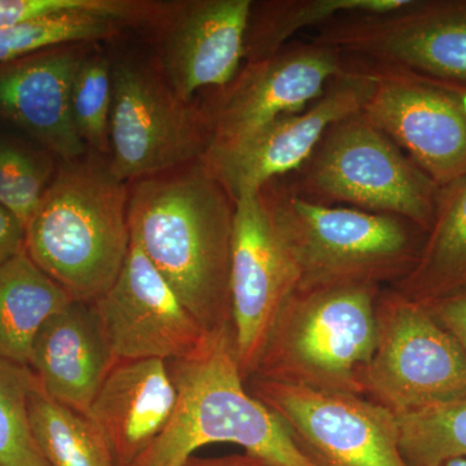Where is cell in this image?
I'll list each match as a JSON object with an SVG mask.
<instances>
[{"mask_svg":"<svg viewBox=\"0 0 466 466\" xmlns=\"http://www.w3.org/2000/svg\"><path fill=\"white\" fill-rule=\"evenodd\" d=\"M112 103L113 66L100 55H86L73 81L70 106L76 133L87 148L110 152Z\"/></svg>","mask_w":466,"mask_h":466,"instance_id":"obj_28","label":"cell"},{"mask_svg":"<svg viewBox=\"0 0 466 466\" xmlns=\"http://www.w3.org/2000/svg\"><path fill=\"white\" fill-rule=\"evenodd\" d=\"M210 128L201 108L174 94L165 78L134 63L113 67L110 173L127 184L201 159Z\"/></svg>","mask_w":466,"mask_h":466,"instance_id":"obj_8","label":"cell"},{"mask_svg":"<svg viewBox=\"0 0 466 466\" xmlns=\"http://www.w3.org/2000/svg\"><path fill=\"white\" fill-rule=\"evenodd\" d=\"M183 466H275L265 460L249 455V453H235V455L220 456V458H198L193 455L184 462Z\"/></svg>","mask_w":466,"mask_h":466,"instance_id":"obj_32","label":"cell"},{"mask_svg":"<svg viewBox=\"0 0 466 466\" xmlns=\"http://www.w3.org/2000/svg\"><path fill=\"white\" fill-rule=\"evenodd\" d=\"M235 201L200 159L134 182L131 241L208 333L232 325Z\"/></svg>","mask_w":466,"mask_h":466,"instance_id":"obj_1","label":"cell"},{"mask_svg":"<svg viewBox=\"0 0 466 466\" xmlns=\"http://www.w3.org/2000/svg\"><path fill=\"white\" fill-rule=\"evenodd\" d=\"M390 288L424 305L466 289V175L441 187L416 265Z\"/></svg>","mask_w":466,"mask_h":466,"instance_id":"obj_20","label":"cell"},{"mask_svg":"<svg viewBox=\"0 0 466 466\" xmlns=\"http://www.w3.org/2000/svg\"><path fill=\"white\" fill-rule=\"evenodd\" d=\"M57 159L25 137L0 130V205L27 226L57 171Z\"/></svg>","mask_w":466,"mask_h":466,"instance_id":"obj_26","label":"cell"},{"mask_svg":"<svg viewBox=\"0 0 466 466\" xmlns=\"http://www.w3.org/2000/svg\"><path fill=\"white\" fill-rule=\"evenodd\" d=\"M426 306L434 318L452 334L466 357V289Z\"/></svg>","mask_w":466,"mask_h":466,"instance_id":"obj_30","label":"cell"},{"mask_svg":"<svg viewBox=\"0 0 466 466\" xmlns=\"http://www.w3.org/2000/svg\"><path fill=\"white\" fill-rule=\"evenodd\" d=\"M139 21L128 15L96 9L58 12L0 29V63L35 52L100 41Z\"/></svg>","mask_w":466,"mask_h":466,"instance_id":"obj_24","label":"cell"},{"mask_svg":"<svg viewBox=\"0 0 466 466\" xmlns=\"http://www.w3.org/2000/svg\"><path fill=\"white\" fill-rule=\"evenodd\" d=\"M177 410L164 433L130 466H183L196 451L233 443L275 466H319L278 419L247 390L232 325L210 334L198 354L167 361Z\"/></svg>","mask_w":466,"mask_h":466,"instance_id":"obj_3","label":"cell"},{"mask_svg":"<svg viewBox=\"0 0 466 466\" xmlns=\"http://www.w3.org/2000/svg\"><path fill=\"white\" fill-rule=\"evenodd\" d=\"M346 60L345 72L305 109L279 116L238 142L208 148L201 164L233 201L299 170L330 126L360 112L370 92V76L363 64Z\"/></svg>","mask_w":466,"mask_h":466,"instance_id":"obj_12","label":"cell"},{"mask_svg":"<svg viewBox=\"0 0 466 466\" xmlns=\"http://www.w3.org/2000/svg\"><path fill=\"white\" fill-rule=\"evenodd\" d=\"M441 466H466V460H462V459L450 460V461L444 462V464Z\"/></svg>","mask_w":466,"mask_h":466,"instance_id":"obj_33","label":"cell"},{"mask_svg":"<svg viewBox=\"0 0 466 466\" xmlns=\"http://www.w3.org/2000/svg\"><path fill=\"white\" fill-rule=\"evenodd\" d=\"M408 0H266L253 2L247 38L245 63L271 56L300 30L350 15H376L394 11Z\"/></svg>","mask_w":466,"mask_h":466,"instance_id":"obj_22","label":"cell"},{"mask_svg":"<svg viewBox=\"0 0 466 466\" xmlns=\"http://www.w3.org/2000/svg\"><path fill=\"white\" fill-rule=\"evenodd\" d=\"M73 302L26 250L0 265V358L29 366L42 325Z\"/></svg>","mask_w":466,"mask_h":466,"instance_id":"obj_21","label":"cell"},{"mask_svg":"<svg viewBox=\"0 0 466 466\" xmlns=\"http://www.w3.org/2000/svg\"><path fill=\"white\" fill-rule=\"evenodd\" d=\"M465 395L466 357L452 334L424 303L382 289L368 400L400 416Z\"/></svg>","mask_w":466,"mask_h":466,"instance_id":"obj_7","label":"cell"},{"mask_svg":"<svg viewBox=\"0 0 466 466\" xmlns=\"http://www.w3.org/2000/svg\"><path fill=\"white\" fill-rule=\"evenodd\" d=\"M281 179L309 201L403 218L426 233L441 189L360 112L330 126L308 161Z\"/></svg>","mask_w":466,"mask_h":466,"instance_id":"obj_6","label":"cell"},{"mask_svg":"<svg viewBox=\"0 0 466 466\" xmlns=\"http://www.w3.org/2000/svg\"><path fill=\"white\" fill-rule=\"evenodd\" d=\"M253 0H191L168 5L159 64L179 99L192 103L202 88L226 87L240 72Z\"/></svg>","mask_w":466,"mask_h":466,"instance_id":"obj_16","label":"cell"},{"mask_svg":"<svg viewBox=\"0 0 466 466\" xmlns=\"http://www.w3.org/2000/svg\"><path fill=\"white\" fill-rule=\"evenodd\" d=\"M130 187L94 158L58 162L25 228V250L76 302L110 289L131 247Z\"/></svg>","mask_w":466,"mask_h":466,"instance_id":"obj_2","label":"cell"},{"mask_svg":"<svg viewBox=\"0 0 466 466\" xmlns=\"http://www.w3.org/2000/svg\"><path fill=\"white\" fill-rule=\"evenodd\" d=\"M245 386L319 466H407L397 416L367 397L257 376Z\"/></svg>","mask_w":466,"mask_h":466,"instance_id":"obj_9","label":"cell"},{"mask_svg":"<svg viewBox=\"0 0 466 466\" xmlns=\"http://www.w3.org/2000/svg\"><path fill=\"white\" fill-rule=\"evenodd\" d=\"M115 363L94 303L76 300L42 325L29 357L45 391L85 416Z\"/></svg>","mask_w":466,"mask_h":466,"instance_id":"obj_19","label":"cell"},{"mask_svg":"<svg viewBox=\"0 0 466 466\" xmlns=\"http://www.w3.org/2000/svg\"><path fill=\"white\" fill-rule=\"evenodd\" d=\"M32 368L0 358V466H48L33 437L29 395Z\"/></svg>","mask_w":466,"mask_h":466,"instance_id":"obj_27","label":"cell"},{"mask_svg":"<svg viewBox=\"0 0 466 466\" xmlns=\"http://www.w3.org/2000/svg\"><path fill=\"white\" fill-rule=\"evenodd\" d=\"M177 390L167 361L116 360L92 401L88 419L118 466H130L170 424Z\"/></svg>","mask_w":466,"mask_h":466,"instance_id":"obj_18","label":"cell"},{"mask_svg":"<svg viewBox=\"0 0 466 466\" xmlns=\"http://www.w3.org/2000/svg\"><path fill=\"white\" fill-rule=\"evenodd\" d=\"M29 419L48 466H118L94 422L51 398L39 380L29 395Z\"/></svg>","mask_w":466,"mask_h":466,"instance_id":"obj_23","label":"cell"},{"mask_svg":"<svg viewBox=\"0 0 466 466\" xmlns=\"http://www.w3.org/2000/svg\"><path fill=\"white\" fill-rule=\"evenodd\" d=\"M25 250V226L0 205V265Z\"/></svg>","mask_w":466,"mask_h":466,"instance_id":"obj_31","label":"cell"},{"mask_svg":"<svg viewBox=\"0 0 466 466\" xmlns=\"http://www.w3.org/2000/svg\"><path fill=\"white\" fill-rule=\"evenodd\" d=\"M86 55L60 46L0 63V130L25 137L58 162L84 157L73 122V81Z\"/></svg>","mask_w":466,"mask_h":466,"instance_id":"obj_17","label":"cell"},{"mask_svg":"<svg viewBox=\"0 0 466 466\" xmlns=\"http://www.w3.org/2000/svg\"><path fill=\"white\" fill-rule=\"evenodd\" d=\"M312 41L346 57L466 87V0H408L385 14L339 17Z\"/></svg>","mask_w":466,"mask_h":466,"instance_id":"obj_11","label":"cell"},{"mask_svg":"<svg viewBox=\"0 0 466 466\" xmlns=\"http://www.w3.org/2000/svg\"><path fill=\"white\" fill-rule=\"evenodd\" d=\"M94 306L116 360H184L211 334L133 241L115 284Z\"/></svg>","mask_w":466,"mask_h":466,"instance_id":"obj_15","label":"cell"},{"mask_svg":"<svg viewBox=\"0 0 466 466\" xmlns=\"http://www.w3.org/2000/svg\"><path fill=\"white\" fill-rule=\"evenodd\" d=\"M112 7V0H0V29L58 12L110 11Z\"/></svg>","mask_w":466,"mask_h":466,"instance_id":"obj_29","label":"cell"},{"mask_svg":"<svg viewBox=\"0 0 466 466\" xmlns=\"http://www.w3.org/2000/svg\"><path fill=\"white\" fill-rule=\"evenodd\" d=\"M299 285V269L262 192L244 193L235 201L231 262L232 327L244 382L256 370L267 334Z\"/></svg>","mask_w":466,"mask_h":466,"instance_id":"obj_14","label":"cell"},{"mask_svg":"<svg viewBox=\"0 0 466 466\" xmlns=\"http://www.w3.org/2000/svg\"><path fill=\"white\" fill-rule=\"evenodd\" d=\"M346 66L341 52L315 41L287 45L271 56L245 63L201 108L210 128L208 148L238 142L279 116L305 109Z\"/></svg>","mask_w":466,"mask_h":466,"instance_id":"obj_13","label":"cell"},{"mask_svg":"<svg viewBox=\"0 0 466 466\" xmlns=\"http://www.w3.org/2000/svg\"><path fill=\"white\" fill-rule=\"evenodd\" d=\"M358 61L372 84L361 115L438 186L464 177L466 87L401 67Z\"/></svg>","mask_w":466,"mask_h":466,"instance_id":"obj_10","label":"cell"},{"mask_svg":"<svg viewBox=\"0 0 466 466\" xmlns=\"http://www.w3.org/2000/svg\"><path fill=\"white\" fill-rule=\"evenodd\" d=\"M299 269L300 289L394 285L410 274L426 232L403 218L309 201L275 179L260 188Z\"/></svg>","mask_w":466,"mask_h":466,"instance_id":"obj_4","label":"cell"},{"mask_svg":"<svg viewBox=\"0 0 466 466\" xmlns=\"http://www.w3.org/2000/svg\"><path fill=\"white\" fill-rule=\"evenodd\" d=\"M407 466H441L466 460V395L397 416Z\"/></svg>","mask_w":466,"mask_h":466,"instance_id":"obj_25","label":"cell"},{"mask_svg":"<svg viewBox=\"0 0 466 466\" xmlns=\"http://www.w3.org/2000/svg\"><path fill=\"white\" fill-rule=\"evenodd\" d=\"M381 290L372 284L299 288L267 334L251 376L366 397Z\"/></svg>","mask_w":466,"mask_h":466,"instance_id":"obj_5","label":"cell"}]
</instances>
